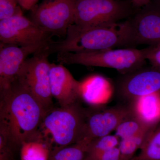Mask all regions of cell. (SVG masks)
<instances>
[{
	"mask_svg": "<svg viewBox=\"0 0 160 160\" xmlns=\"http://www.w3.org/2000/svg\"><path fill=\"white\" fill-rule=\"evenodd\" d=\"M133 114L151 129L160 123V93L144 96L128 103Z\"/></svg>",
	"mask_w": 160,
	"mask_h": 160,
	"instance_id": "cell-15",
	"label": "cell"
},
{
	"mask_svg": "<svg viewBox=\"0 0 160 160\" xmlns=\"http://www.w3.org/2000/svg\"><path fill=\"white\" fill-rule=\"evenodd\" d=\"M146 61L148 60L151 67L160 71V43L144 48Z\"/></svg>",
	"mask_w": 160,
	"mask_h": 160,
	"instance_id": "cell-24",
	"label": "cell"
},
{
	"mask_svg": "<svg viewBox=\"0 0 160 160\" xmlns=\"http://www.w3.org/2000/svg\"><path fill=\"white\" fill-rule=\"evenodd\" d=\"M51 37L23 13L0 20V41L3 44L30 46L51 39Z\"/></svg>",
	"mask_w": 160,
	"mask_h": 160,
	"instance_id": "cell-9",
	"label": "cell"
},
{
	"mask_svg": "<svg viewBox=\"0 0 160 160\" xmlns=\"http://www.w3.org/2000/svg\"><path fill=\"white\" fill-rule=\"evenodd\" d=\"M61 64H76L116 69L122 75L142 68L146 62L145 49L134 48L108 49L84 52H60Z\"/></svg>",
	"mask_w": 160,
	"mask_h": 160,
	"instance_id": "cell-4",
	"label": "cell"
},
{
	"mask_svg": "<svg viewBox=\"0 0 160 160\" xmlns=\"http://www.w3.org/2000/svg\"><path fill=\"white\" fill-rule=\"evenodd\" d=\"M86 109L79 102L60 106L45 112L38 131L37 141L46 144L51 149H59L82 140Z\"/></svg>",
	"mask_w": 160,
	"mask_h": 160,
	"instance_id": "cell-3",
	"label": "cell"
},
{
	"mask_svg": "<svg viewBox=\"0 0 160 160\" xmlns=\"http://www.w3.org/2000/svg\"><path fill=\"white\" fill-rule=\"evenodd\" d=\"M120 140L115 135L110 134L92 140L88 146L85 160H92L106 150L118 147Z\"/></svg>",
	"mask_w": 160,
	"mask_h": 160,
	"instance_id": "cell-20",
	"label": "cell"
},
{
	"mask_svg": "<svg viewBox=\"0 0 160 160\" xmlns=\"http://www.w3.org/2000/svg\"><path fill=\"white\" fill-rule=\"evenodd\" d=\"M128 34V48L160 43V6L151 0L125 21Z\"/></svg>",
	"mask_w": 160,
	"mask_h": 160,
	"instance_id": "cell-8",
	"label": "cell"
},
{
	"mask_svg": "<svg viewBox=\"0 0 160 160\" xmlns=\"http://www.w3.org/2000/svg\"><path fill=\"white\" fill-rule=\"evenodd\" d=\"M76 0H43L30 10V19L52 35L65 38L74 23Z\"/></svg>",
	"mask_w": 160,
	"mask_h": 160,
	"instance_id": "cell-7",
	"label": "cell"
},
{
	"mask_svg": "<svg viewBox=\"0 0 160 160\" xmlns=\"http://www.w3.org/2000/svg\"><path fill=\"white\" fill-rule=\"evenodd\" d=\"M135 8L139 9L148 5L151 0H131Z\"/></svg>",
	"mask_w": 160,
	"mask_h": 160,
	"instance_id": "cell-27",
	"label": "cell"
},
{
	"mask_svg": "<svg viewBox=\"0 0 160 160\" xmlns=\"http://www.w3.org/2000/svg\"><path fill=\"white\" fill-rule=\"evenodd\" d=\"M131 160H160V123L151 132L139 153Z\"/></svg>",
	"mask_w": 160,
	"mask_h": 160,
	"instance_id": "cell-18",
	"label": "cell"
},
{
	"mask_svg": "<svg viewBox=\"0 0 160 160\" xmlns=\"http://www.w3.org/2000/svg\"><path fill=\"white\" fill-rule=\"evenodd\" d=\"M132 113L131 106L128 103L109 108L86 109L82 140L90 143L94 139L110 134L123 120Z\"/></svg>",
	"mask_w": 160,
	"mask_h": 160,
	"instance_id": "cell-10",
	"label": "cell"
},
{
	"mask_svg": "<svg viewBox=\"0 0 160 160\" xmlns=\"http://www.w3.org/2000/svg\"><path fill=\"white\" fill-rule=\"evenodd\" d=\"M46 110L25 86L16 78L0 91V127L13 148L37 141Z\"/></svg>",
	"mask_w": 160,
	"mask_h": 160,
	"instance_id": "cell-1",
	"label": "cell"
},
{
	"mask_svg": "<svg viewBox=\"0 0 160 160\" xmlns=\"http://www.w3.org/2000/svg\"><path fill=\"white\" fill-rule=\"evenodd\" d=\"M51 149L42 141L23 143L21 147V160H48Z\"/></svg>",
	"mask_w": 160,
	"mask_h": 160,
	"instance_id": "cell-19",
	"label": "cell"
},
{
	"mask_svg": "<svg viewBox=\"0 0 160 160\" xmlns=\"http://www.w3.org/2000/svg\"><path fill=\"white\" fill-rule=\"evenodd\" d=\"M52 41L25 46L0 44V91L8 88L16 78L23 63L29 56L49 46Z\"/></svg>",
	"mask_w": 160,
	"mask_h": 160,
	"instance_id": "cell-11",
	"label": "cell"
},
{
	"mask_svg": "<svg viewBox=\"0 0 160 160\" xmlns=\"http://www.w3.org/2000/svg\"><path fill=\"white\" fill-rule=\"evenodd\" d=\"M113 88L106 78L95 75L81 82V99L92 105L106 103L112 95Z\"/></svg>",
	"mask_w": 160,
	"mask_h": 160,
	"instance_id": "cell-14",
	"label": "cell"
},
{
	"mask_svg": "<svg viewBox=\"0 0 160 160\" xmlns=\"http://www.w3.org/2000/svg\"><path fill=\"white\" fill-rule=\"evenodd\" d=\"M152 130L132 137L120 140L118 147L122 159L131 160L134 157L136 152L138 149H141Z\"/></svg>",
	"mask_w": 160,
	"mask_h": 160,
	"instance_id": "cell-21",
	"label": "cell"
},
{
	"mask_svg": "<svg viewBox=\"0 0 160 160\" xmlns=\"http://www.w3.org/2000/svg\"><path fill=\"white\" fill-rule=\"evenodd\" d=\"M18 0H0V20L22 13Z\"/></svg>",
	"mask_w": 160,
	"mask_h": 160,
	"instance_id": "cell-22",
	"label": "cell"
},
{
	"mask_svg": "<svg viewBox=\"0 0 160 160\" xmlns=\"http://www.w3.org/2000/svg\"><path fill=\"white\" fill-rule=\"evenodd\" d=\"M12 148L7 133L0 128V160H13Z\"/></svg>",
	"mask_w": 160,
	"mask_h": 160,
	"instance_id": "cell-23",
	"label": "cell"
},
{
	"mask_svg": "<svg viewBox=\"0 0 160 160\" xmlns=\"http://www.w3.org/2000/svg\"><path fill=\"white\" fill-rule=\"evenodd\" d=\"M89 143L82 140L70 146L54 149L50 152L48 160H85Z\"/></svg>",
	"mask_w": 160,
	"mask_h": 160,
	"instance_id": "cell-17",
	"label": "cell"
},
{
	"mask_svg": "<svg viewBox=\"0 0 160 160\" xmlns=\"http://www.w3.org/2000/svg\"><path fill=\"white\" fill-rule=\"evenodd\" d=\"M138 9L131 0H76L74 24L81 27L106 26L127 19Z\"/></svg>",
	"mask_w": 160,
	"mask_h": 160,
	"instance_id": "cell-5",
	"label": "cell"
},
{
	"mask_svg": "<svg viewBox=\"0 0 160 160\" xmlns=\"http://www.w3.org/2000/svg\"><path fill=\"white\" fill-rule=\"evenodd\" d=\"M160 6V0H153Z\"/></svg>",
	"mask_w": 160,
	"mask_h": 160,
	"instance_id": "cell-28",
	"label": "cell"
},
{
	"mask_svg": "<svg viewBox=\"0 0 160 160\" xmlns=\"http://www.w3.org/2000/svg\"><path fill=\"white\" fill-rule=\"evenodd\" d=\"M49 77L52 96L60 106H69L81 99V82L62 64L51 63Z\"/></svg>",
	"mask_w": 160,
	"mask_h": 160,
	"instance_id": "cell-13",
	"label": "cell"
},
{
	"mask_svg": "<svg viewBox=\"0 0 160 160\" xmlns=\"http://www.w3.org/2000/svg\"><path fill=\"white\" fill-rule=\"evenodd\" d=\"M128 35L126 22L106 26L81 27L73 24L69 26L65 38L52 42L49 46L51 53L84 52L128 48Z\"/></svg>",
	"mask_w": 160,
	"mask_h": 160,
	"instance_id": "cell-2",
	"label": "cell"
},
{
	"mask_svg": "<svg viewBox=\"0 0 160 160\" xmlns=\"http://www.w3.org/2000/svg\"><path fill=\"white\" fill-rule=\"evenodd\" d=\"M39 0H18L21 8L26 10H31L37 5Z\"/></svg>",
	"mask_w": 160,
	"mask_h": 160,
	"instance_id": "cell-26",
	"label": "cell"
},
{
	"mask_svg": "<svg viewBox=\"0 0 160 160\" xmlns=\"http://www.w3.org/2000/svg\"><path fill=\"white\" fill-rule=\"evenodd\" d=\"M118 82L117 91L128 103L141 97L160 93V71L143 67L122 75Z\"/></svg>",
	"mask_w": 160,
	"mask_h": 160,
	"instance_id": "cell-12",
	"label": "cell"
},
{
	"mask_svg": "<svg viewBox=\"0 0 160 160\" xmlns=\"http://www.w3.org/2000/svg\"><path fill=\"white\" fill-rule=\"evenodd\" d=\"M92 160H122L118 146L106 150Z\"/></svg>",
	"mask_w": 160,
	"mask_h": 160,
	"instance_id": "cell-25",
	"label": "cell"
},
{
	"mask_svg": "<svg viewBox=\"0 0 160 160\" xmlns=\"http://www.w3.org/2000/svg\"><path fill=\"white\" fill-rule=\"evenodd\" d=\"M49 46L27 58L21 67L16 79L26 87L46 112L52 107L50 91V66L48 58L51 54Z\"/></svg>",
	"mask_w": 160,
	"mask_h": 160,
	"instance_id": "cell-6",
	"label": "cell"
},
{
	"mask_svg": "<svg viewBox=\"0 0 160 160\" xmlns=\"http://www.w3.org/2000/svg\"><path fill=\"white\" fill-rule=\"evenodd\" d=\"M153 129L148 127L133 113L120 123L115 130L114 134L120 140L123 139L152 131Z\"/></svg>",
	"mask_w": 160,
	"mask_h": 160,
	"instance_id": "cell-16",
	"label": "cell"
}]
</instances>
